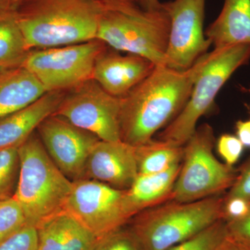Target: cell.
I'll return each mask as SVG.
<instances>
[{
	"instance_id": "obj_28",
	"label": "cell",
	"mask_w": 250,
	"mask_h": 250,
	"mask_svg": "<svg viewBox=\"0 0 250 250\" xmlns=\"http://www.w3.org/2000/svg\"><path fill=\"white\" fill-rule=\"evenodd\" d=\"M250 210V201L241 197L225 196L223 218L226 222L238 220L246 216Z\"/></svg>"
},
{
	"instance_id": "obj_7",
	"label": "cell",
	"mask_w": 250,
	"mask_h": 250,
	"mask_svg": "<svg viewBox=\"0 0 250 250\" xmlns=\"http://www.w3.org/2000/svg\"><path fill=\"white\" fill-rule=\"evenodd\" d=\"M213 128L203 124L184 146L182 166L174 184L172 200L191 202L231 188L238 177L233 166L220 162L213 154Z\"/></svg>"
},
{
	"instance_id": "obj_34",
	"label": "cell",
	"mask_w": 250,
	"mask_h": 250,
	"mask_svg": "<svg viewBox=\"0 0 250 250\" xmlns=\"http://www.w3.org/2000/svg\"><path fill=\"white\" fill-rule=\"evenodd\" d=\"M139 6L146 11H154L161 9V4L159 0H138Z\"/></svg>"
},
{
	"instance_id": "obj_12",
	"label": "cell",
	"mask_w": 250,
	"mask_h": 250,
	"mask_svg": "<svg viewBox=\"0 0 250 250\" xmlns=\"http://www.w3.org/2000/svg\"><path fill=\"white\" fill-rule=\"evenodd\" d=\"M37 131L47 154L59 170L72 182L83 179L87 159L100 139L54 114L46 118Z\"/></svg>"
},
{
	"instance_id": "obj_8",
	"label": "cell",
	"mask_w": 250,
	"mask_h": 250,
	"mask_svg": "<svg viewBox=\"0 0 250 250\" xmlns=\"http://www.w3.org/2000/svg\"><path fill=\"white\" fill-rule=\"evenodd\" d=\"M107 47L95 39L74 45L32 49L22 66L36 77L46 92H66L93 79L95 61Z\"/></svg>"
},
{
	"instance_id": "obj_26",
	"label": "cell",
	"mask_w": 250,
	"mask_h": 250,
	"mask_svg": "<svg viewBox=\"0 0 250 250\" xmlns=\"http://www.w3.org/2000/svg\"><path fill=\"white\" fill-rule=\"evenodd\" d=\"M0 250H38L35 227L26 224L0 243Z\"/></svg>"
},
{
	"instance_id": "obj_19",
	"label": "cell",
	"mask_w": 250,
	"mask_h": 250,
	"mask_svg": "<svg viewBox=\"0 0 250 250\" xmlns=\"http://www.w3.org/2000/svg\"><path fill=\"white\" fill-rule=\"evenodd\" d=\"M45 93L39 81L24 67L0 68V118L25 107Z\"/></svg>"
},
{
	"instance_id": "obj_29",
	"label": "cell",
	"mask_w": 250,
	"mask_h": 250,
	"mask_svg": "<svg viewBox=\"0 0 250 250\" xmlns=\"http://www.w3.org/2000/svg\"><path fill=\"white\" fill-rule=\"evenodd\" d=\"M225 197H241L250 201V161L238 172L236 182Z\"/></svg>"
},
{
	"instance_id": "obj_6",
	"label": "cell",
	"mask_w": 250,
	"mask_h": 250,
	"mask_svg": "<svg viewBox=\"0 0 250 250\" xmlns=\"http://www.w3.org/2000/svg\"><path fill=\"white\" fill-rule=\"evenodd\" d=\"M250 60V44H238L208 52L190 98L178 116L158 134L157 139L184 146L196 130L200 118L214 103L219 91L231 75Z\"/></svg>"
},
{
	"instance_id": "obj_22",
	"label": "cell",
	"mask_w": 250,
	"mask_h": 250,
	"mask_svg": "<svg viewBox=\"0 0 250 250\" xmlns=\"http://www.w3.org/2000/svg\"><path fill=\"white\" fill-rule=\"evenodd\" d=\"M18 148L0 149V202L14 198L19 179Z\"/></svg>"
},
{
	"instance_id": "obj_11",
	"label": "cell",
	"mask_w": 250,
	"mask_h": 250,
	"mask_svg": "<svg viewBox=\"0 0 250 250\" xmlns=\"http://www.w3.org/2000/svg\"><path fill=\"white\" fill-rule=\"evenodd\" d=\"M206 0H172L162 3L170 18L167 67L177 70L191 67L207 53L211 43L204 31Z\"/></svg>"
},
{
	"instance_id": "obj_36",
	"label": "cell",
	"mask_w": 250,
	"mask_h": 250,
	"mask_svg": "<svg viewBox=\"0 0 250 250\" xmlns=\"http://www.w3.org/2000/svg\"><path fill=\"white\" fill-rule=\"evenodd\" d=\"M22 1L23 0H13L12 6H11L13 11H16Z\"/></svg>"
},
{
	"instance_id": "obj_31",
	"label": "cell",
	"mask_w": 250,
	"mask_h": 250,
	"mask_svg": "<svg viewBox=\"0 0 250 250\" xmlns=\"http://www.w3.org/2000/svg\"><path fill=\"white\" fill-rule=\"evenodd\" d=\"M104 6L108 9L122 11H134L141 9L138 0H100Z\"/></svg>"
},
{
	"instance_id": "obj_1",
	"label": "cell",
	"mask_w": 250,
	"mask_h": 250,
	"mask_svg": "<svg viewBox=\"0 0 250 250\" xmlns=\"http://www.w3.org/2000/svg\"><path fill=\"white\" fill-rule=\"evenodd\" d=\"M208 52L190 68L177 70L156 65L149 76L121 100V141L137 147L153 139L187 104Z\"/></svg>"
},
{
	"instance_id": "obj_15",
	"label": "cell",
	"mask_w": 250,
	"mask_h": 250,
	"mask_svg": "<svg viewBox=\"0 0 250 250\" xmlns=\"http://www.w3.org/2000/svg\"><path fill=\"white\" fill-rule=\"evenodd\" d=\"M65 94L46 92L25 107L0 118V149L18 148L25 142L46 118L56 113Z\"/></svg>"
},
{
	"instance_id": "obj_4",
	"label": "cell",
	"mask_w": 250,
	"mask_h": 250,
	"mask_svg": "<svg viewBox=\"0 0 250 250\" xmlns=\"http://www.w3.org/2000/svg\"><path fill=\"white\" fill-rule=\"evenodd\" d=\"M225 197L191 202L170 200L140 212L129 227L147 250H167L223 218Z\"/></svg>"
},
{
	"instance_id": "obj_20",
	"label": "cell",
	"mask_w": 250,
	"mask_h": 250,
	"mask_svg": "<svg viewBox=\"0 0 250 250\" xmlns=\"http://www.w3.org/2000/svg\"><path fill=\"white\" fill-rule=\"evenodd\" d=\"M136 147L139 174H157L182 162L184 146L152 139Z\"/></svg>"
},
{
	"instance_id": "obj_32",
	"label": "cell",
	"mask_w": 250,
	"mask_h": 250,
	"mask_svg": "<svg viewBox=\"0 0 250 250\" xmlns=\"http://www.w3.org/2000/svg\"><path fill=\"white\" fill-rule=\"evenodd\" d=\"M236 133L238 139L244 147H250V118L247 121H238L236 123Z\"/></svg>"
},
{
	"instance_id": "obj_27",
	"label": "cell",
	"mask_w": 250,
	"mask_h": 250,
	"mask_svg": "<svg viewBox=\"0 0 250 250\" xmlns=\"http://www.w3.org/2000/svg\"><path fill=\"white\" fill-rule=\"evenodd\" d=\"M243 148L244 146L241 141L234 135H221L217 142L218 154L225 161V164L229 166H233L238 161Z\"/></svg>"
},
{
	"instance_id": "obj_5",
	"label": "cell",
	"mask_w": 250,
	"mask_h": 250,
	"mask_svg": "<svg viewBox=\"0 0 250 250\" xmlns=\"http://www.w3.org/2000/svg\"><path fill=\"white\" fill-rule=\"evenodd\" d=\"M170 22L163 9L122 11L105 8L96 39L118 52L140 56L155 65L167 66Z\"/></svg>"
},
{
	"instance_id": "obj_33",
	"label": "cell",
	"mask_w": 250,
	"mask_h": 250,
	"mask_svg": "<svg viewBox=\"0 0 250 250\" xmlns=\"http://www.w3.org/2000/svg\"><path fill=\"white\" fill-rule=\"evenodd\" d=\"M217 250H250V243L235 239L228 232V236Z\"/></svg>"
},
{
	"instance_id": "obj_18",
	"label": "cell",
	"mask_w": 250,
	"mask_h": 250,
	"mask_svg": "<svg viewBox=\"0 0 250 250\" xmlns=\"http://www.w3.org/2000/svg\"><path fill=\"white\" fill-rule=\"evenodd\" d=\"M182 162L157 174H139L134 183L126 190V201L135 216L140 212L172 200L174 184Z\"/></svg>"
},
{
	"instance_id": "obj_23",
	"label": "cell",
	"mask_w": 250,
	"mask_h": 250,
	"mask_svg": "<svg viewBox=\"0 0 250 250\" xmlns=\"http://www.w3.org/2000/svg\"><path fill=\"white\" fill-rule=\"evenodd\" d=\"M228 234L226 221L222 219L201 232L167 250H217Z\"/></svg>"
},
{
	"instance_id": "obj_3",
	"label": "cell",
	"mask_w": 250,
	"mask_h": 250,
	"mask_svg": "<svg viewBox=\"0 0 250 250\" xmlns=\"http://www.w3.org/2000/svg\"><path fill=\"white\" fill-rule=\"evenodd\" d=\"M18 153L21 169L14 199L26 223L36 227L64 210L72 182L55 165L36 132L18 147Z\"/></svg>"
},
{
	"instance_id": "obj_35",
	"label": "cell",
	"mask_w": 250,
	"mask_h": 250,
	"mask_svg": "<svg viewBox=\"0 0 250 250\" xmlns=\"http://www.w3.org/2000/svg\"><path fill=\"white\" fill-rule=\"evenodd\" d=\"M13 0H0V12L12 10Z\"/></svg>"
},
{
	"instance_id": "obj_21",
	"label": "cell",
	"mask_w": 250,
	"mask_h": 250,
	"mask_svg": "<svg viewBox=\"0 0 250 250\" xmlns=\"http://www.w3.org/2000/svg\"><path fill=\"white\" fill-rule=\"evenodd\" d=\"M30 51L18 25L16 11L0 12V68L22 66Z\"/></svg>"
},
{
	"instance_id": "obj_25",
	"label": "cell",
	"mask_w": 250,
	"mask_h": 250,
	"mask_svg": "<svg viewBox=\"0 0 250 250\" xmlns=\"http://www.w3.org/2000/svg\"><path fill=\"white\" fill-rule=\"evenodd\" d=\"M26 224L22 210L14 198L0 202V243Z\"/></svg>"
},
{
	"instance_id": "obj_13",
	"label": "cell",
	"mask_w": 250,
	"mask_h": 250,
	"mask_svg": "<svg viewBox=\"0 0 250 250\" xmlns=\"http://www.w3.org/2000/svg\"><path fill=\"white\" fill-rule=\"evenodd\" d=\"M139 174L136 147L122 141L99 140L87 159L83 179L127 190Z\"/></svg>"
},
{
	"instance_id": "obj_2",
	"label": "cell",
	"mask_w": 250,
	"mask_h": 250,
	"mask_svg": "<svg viewBox=\"0 0 250 250\" xmlns=\"http://www.w3.org/2000/svg\"><path fill=\"white\" fill-rule=\"evenodd\" d=\"M105 8L100 0H23L15 11L32 50L95 40Z\"/></svg>"
},
{
	"instance_id": "obj_14",
	"label": "cell",
	"mask_w": 250,
	"mask_h": 250,
	"mask_svg": "<svg viewBox=\"0 0 250 250\" xmlns=\"http://www.w3.org/2000/svg\"><path fill=\"white\" fill-rule=\"evenodd\" d=\"M155 66L140 56L123 55L107 47L95 61L93 80L113 96L123 98L149 76Z\"/></svg>"
},
{
	"instance_id": "obj_10",
	"label": "cell",
	"mask_w": 250,
	"mask_h": 250,
	"mask_svg": "<svg viewBox=\"0 0 250 250\" xmlns=\"http://www.w3.org/2000/svg\"><path fill=\"white\" fill-rule=\"evenodd\" d=\"M121 98L90 80L65 92L54 115L104 141H121Z\"/></svg>"
},
{
	"instance_id": "obj_17",
	"label": "cell",
	"mask_w": 250,
	"mask_h": 250,
	"mask_svg": "<svg viewBox=\"0 0 250 250\" xmlns=\"http://www.w3.org/2000/svg\"><path fill=\"white\" fill-rule=\"evenodd\" d=\"M214 49L250 44V0H225L223 9L205 31Z\"/></svg>"
},
{
	"instance_id": "obj_30",
	"label": "cell",
	"mask_w": 250,
	"mask_h": 250,
	"mask_svg": "<svg viewBox=\"0 0 250 250\" xmlns=\"http://www.w3.org/2000/svg\"><path fill=\"white\" fill-rule=\"evenodd\" d=\"M226 223L230 236L238 241L250 243V210L246 216Z\"/></svg>"
},
{
	"instance_id": "obj_9",
	"label": "cell",
	"mask_w": 250,
	"mask_h": 250,
	"mask_svg": "<svg viewBox=\"0 0 250 250\" xmlns=\"http://www.w3.org/2000/svg\"><path fill=\"white\" fill-rule=\"evenodd\" d=\"M64 210L98 239L127 225L134 217L126 201V190L88 179L72 182Z\"/></svg>"
},
{
	"instance_id": "obj_16",
	"label": "cell",
	"mask_w": 250,
	"mask_h": 250,
	"mask_svg": "<svg viewBox=\"0 0 250 250\" xmlns=\"http://www.w3.org/2000/svg\"><path fill=\"white\" fill-rule=\"evenodd\" d=\"M38 250H94L98 238L65 210L35 227Z\"/></svg>"
},
{
	"instance_id": "obj_24",
	"label": "cell",
	"mask_w": 250,
	"mask_h": 250,
	"mask_svg": "<svg viewBox=\"0 0 250 250\" xmlns=\"http://www.w3.org/2000/svg\"><path fill=\"white\" fill-rule=\"evenodd\" d=\"M94 250H147L129 226L122 227L99 238Z\"/></svg>"
}]
</instances>
